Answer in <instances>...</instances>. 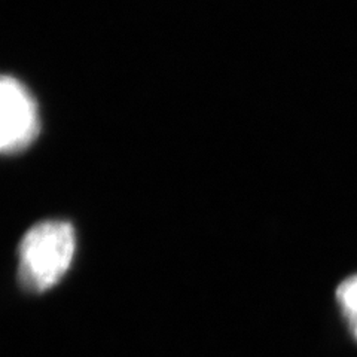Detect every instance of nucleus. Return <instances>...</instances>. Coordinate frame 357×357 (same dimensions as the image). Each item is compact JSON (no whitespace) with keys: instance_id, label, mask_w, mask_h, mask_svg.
Masks as SVG:
<instances>
[{"instance_id":"f257e3e1","label":"nucleus","mask_w":357,"mask_h":357,"mask_svg":"<svg viewBox=\"0 0 357 357\" xmlns=\"http://www.w3.org/2000/svg\"><path fill=\"white\" fill-rule=\"evenodd\" d=\"M76 249L75 228L64 220L31 227L18 248V280L30 292H45L69 270Z\"/></svg>"},{"instance_id":"f03ea898","label":"nucleus","mask_w":357,"mask_h":357,"mask_svg":"<svg viewBox=\"0 0 357 357\" xmlns=\"http://www.w3.org/2000/svg\"><path fill=\"white\" fill-rule=\"evenodd\" d=\"M39 134L38 106L29 89L14 76L0 81V149L5 155L18 153Z\"/></svg>"},{"instance_id":"7ed1b4c3","label":"nucleus","mask_w":357,"mask_h":357,"mask_svg":"<svg viewBox=\"0 0 357 357\" xmlns=\"http://www.w3.org/2000/svg\"><path fill=\"white\" fill-rule=\"evenodd\" d=\"M337 303L347 321L351 337L357 341V274L347 277L338 286Z\"/></svg>"}]
</instances>
